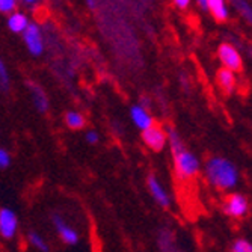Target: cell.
<instances>
[{"label":"cell","instance_id":"cell-15","mask_svg":"<svg viewBox=\"0 0 252 252\" xmlns=\"http://www.w3.org/2000/svg\"><path fill=\"white\" fill-rule=\"evenodd\" d=\"M63 121L70 130H82L86 126V118L79 110H68L63 117Z\"/></svg>","mask_w":252,"mask_h":252},{"label":"cell","instance_id":"cell-17","mask_svg":"<svg viewBox=\"0 0 252 252\" xmlns=\"http://www.w3.org/2000/svg\"><path fill=\"white\" fill-rule=\"evenodd\" d=\"M28 240H29V243H31L35 249H38L39 252H50V246H49L47 240H45L39 233H36V231H29Z\"/></svg>","mask_w":252,"mask_h":252},{"label":"cell","instance_id":"cell-10","mask_svg":"<svg viewBox=\"0 0 252 252\" xmlns=\"http://www.w3.org/2000/svg\"><path fill=\"white\" fill-rule=\"evenodd\" d=\"M157 246L160 252H186L177 243L175 234L169 228H160L157 233Z\"/></svg>","mask_w":252,"mask_h":252},{"label":"cell","instance_id":"cell-8","mask_svg":"<svg viewBox=\"0 0 252 252\" xmlns=\"http://www.w3.org/2000/svg\"><path fill=\"white\" fill-rule=\"evenodd\" d=\"M18 231V218L15 212L11 209H0V236L5 240H11L15 237Z\"/></svg>","mask_w":252,"mask_h":252},{"label":"cell","instance_id":"cell-27","mask_svg":"<svg viewBox=\"0 0 252 252\" xmlns=\"http://www.w3.org/2000/svg\"><path fill=\"white\" fill-rule=\"evenodd\" d=\"M23 2H25L26 5H35V3L39 2V0H23Z\"/></svg>","mask_w":252,"mask_h":252},{"label":"cell","instance_id":"cell-23","mask_svg":"<svg viewBox=\"0 0 252 252\" xmlns=\"http://www.w3.org/2000/svg\"><path fill=\"white\" fill-rule=\"evenodd\" d=\"M85 141H86L89 145H95V144H98V142H100V134H98V131H95V130H88V131L85 133Z\"/></svg>","mask_w":252,"mask_h":252},{"label":"cell","instance_id":"cell-2","mask_svg":"<svg viewBox=\"0 0 252 252\" xmlns=\"http://www.w3.org/2000/svg\"><path fill=\"white\" fill-rule=\"evenodd\" d=\"M204 174L210 185L218 190H233L240 181L237 166L225 157L213 156L204 165Z\"/></svg>","mask_w":252,"mask_h":252},{"label":"cell","instance_id":"cell-26","mask_svg":"<svg viewBox=\"0 0 252 252\" xmlns=\"http://www.w3.org/2000/svg\"><path fill=\"white\" fill-rule=\"evenodd\" d=\"M196 2L201 5V8H204V9H207V0H196Z\"/></svg>","mask_w":252,"mask_h":252},{"label":"cell","instance_id":"cell-24","mask_svg":"<svg viewBox=\"0 0 252 252\" xmlns=\"http://www.w3.org/2000/svg\"><path fill=\"white\" fill-rule=\"evenodd\" d=\"M175 6H178L180 9H186L190 3V0H174Z\"/></svg>","mask_w":252,"mask_h":252},{"label":"cell","instance_id":"cell-3","mask_svg":"<svg viewBox=\"0 0 252 252\" xmlns=\"http://www.w3.org/2000/svg\"><path fill=\"white\" fill-rule=\"evenodd\" d=\"M142 142L147 148H150L154 153L163 151L168 145V134L166 128H163L158 124H153L150 128L142 131Z\"/></svg>","mask_w":252,"mask_h":252},{"label":"cell","instance_id":"cell-13","mask_svg":"<svg viewBox=\"0 0 252 252\" xmlns=\"http://www.w3.org/2000/svg\"><path fill=\"white\" fill-rule=\"evenodd\" d=\"M216 83L219 86L220 91H223L225 94H231L236 89V74L226 68H220V70L216 73Z\"/></svg>","mask_w":252,"mask_h":252},{"label":"cell","instance_id":"cell-7","mask_svg":"<svg viewBox=\"0 0 252 252\" xmlns=\"http://www.w3.org/2000/svg\"><path fill=\"white\" fill-rule=\"evenodd\" d=\"M147 186H148V190H150V195L151 198L156 201L157 205H160L162 209H168L171 207V196L168 193V190L165 189V186L162 185V181H160L156 175H148L147 178Z\"/></svg>","mask_w":252,"mask_h":252},{"label":"cell","instance_id":"cell-12","mask_svg":"<svg viewBox=\"0 0 252 252\" xmlns=\"http://www.w3.org/2000/svg\"><path fill=\"white\" fill-rule=\"evenodd\" d=\"M28 86H29V93H31L35 109L39 113H47L50 109V101H49L47 94H45V91L38 83H33V82H29Z\"/></svg>","mask_w":252,"mask_h":252},{"label":"cell","instance_id":"cell-22","mask_svg":"<svg viewBox=\"0 0 252 252\" xmlns=\"http://www.w3.org/2000/svg\"><path fill=\"white\" fill-rule=\"evenodd\" d=\"M17 6V0H0V12L12 14Z\"/></svg>","mask_w":252,"mask_h":252},{"label":"cell","instance_id":"cell-20","mask_svg":"<svg viewBox=\"0 0 252 252\" xmlns=\"http://www.w3.org/2000/svg\"><path fill=\"white\" fill-rule=\"evenodd\" d=\"M230 252H252V243L248 239H237L233 242Z\"/></svg>","mask_w":252,"mask_h":252},{"label":"cell","instance_id":"cell-6","mask_svg":"<svg viewBox=\"0 0 252 252\" xmlns=\"http://www.w3.org/2000/svg\"><path fill=\"white\" fill-rule=\"evenodd\" d=\"M218 56H219V61L222 62L223 68H226V70L233 71L234 74L239 73L242 70V56L240 53L233 47V45L230 44H222L219 50H218Z\"/></svg>","mask_w":252,"mask_h":252},{"label":"cell","instance_id":"cell-9","mask_svg":"<svg viewBox=\"0 0 252 252\" xmlns=\"http://www.w3.org/2000/svg\"><path fill=\"white\" fill-rule=\"evenodd\" d=\"M52 222H53V226H55L58 236L61 237V240L63 243L71 245V246L79 243V233L76 231V228H73L71 225H68L61 215L55 213L52 216Z\"/></svg>","mask_w":252,"mask_h":252},{"label":"cell","instance_id":"cell-21","mask_svg":"<svg viewBox=\"0 0 252 252\" xmlns=\"http://www.w3.org/2000/svg\"><path fill=\"white\" fill-rule=\"evenodd\" d=\"M12 162V157H11V153L3 148V147H0V169H6L9 168Z\"/></svg>","mask_w":252,"mask_h":252},{"label":"cell","instance_id":"cell-4","mask_svg":"<svg viewBox=\"0 0 252 252\" xmlns=\"http://www.w3.org/2000/svg\"><path fill=\"white\" fill-rule=\"evenodd\" d=\"M249 212V202L242 193H230L223 201V213L233 219H243Z\"/></svg>","mask_w":252,"mask_h":252},{"label":"cell","instance_id":"cell-16","mask_svg":"<svg viewBox=\"0 0 252 252\" xmlns=\"http://www.w3.org/2000/svg\"><path fill=\"white\" fill-rule=\"evenodd\" d=\"M207 9H210L213 17L219 21H225L228 18V9L223 0H207Z\"/></svg>","mask_w":252,"mask_h":252},{"label":"cell","instance_id":"cell-25","mask_svg":"<svg viewBox=\"0 0 252 252\" xmlns=\"http://www.w3.org/2000/svg\"><path fill=\"white\" fill-rule=\"evenodd\" d=\"M89 9H95V0H85Z\"/></svg>","mask_w":252,"mask_h":252},{"label":"cell","instance_id":"cell-14","mask_svg":"<svg viewBox=\"0 0 252 252\" xmlns=\"http://www.w3.org/2000/svg\"><path fill=\"white\" fill-rule=\"evenodd\" d=\"M29 26V18L23 12H12L8 18V28L14 33H23Z\"/></svg>","mask_w":252,"mask_h":252},{"label":"cell","instance_id":"cell-5","mask_svg":"<svg viewBox=\"0 0 252 252\" xmlns=\"http://www.w3.org/2000/svg\"><path fill=\"white\" fill-rule=\"evenodd\" d=\"M23 41H25L26 47L31 55L41 56L44 52V38L42 32L36 23H29L28 29L23 32Z\"/></svg>","mask_w":252,"mask_h":252},{"label":"cell","instance_id":"cell-11","mask_svg":"<svg viewBox=\"0 0 252 252\" xmlns=\"http://www.w3.org/2000/svg\"><path fill=\"white\" fill-rule=\"evenodd\" d=\"M130 118H131L133 124H134L137 128H139L141 131L150 128V127L154 124V120H153V117H151L150 110L144 109V107L139 106V104H133V106L130 107Z\"/></svg>","mask_w":252,"mask_h":252},{"label":"cell","instance_id":"cell-18","mask_svg":"<svg viewBox=\"0 0 252 252\" xmlns=\"http://www.w3.org/2000/svg\"><path fill=\"white\" fill-rule=\"evenodd\" d=\"M231 5L236 8V11L252 25V6L246 2V0H230Z\"/></svg>","mask_w":252,"mask_h":252},{"label":"cell","instance_id":"cell-1","mask_svg":"<svg viewBox=\"0 0 252 252\" xmlns=\"http://www.w3.org/2000/svg\"><path fill=\"white\" fill-rule=\"evenodd\" d=\"M166 134H168V145L171 147V153H172L174 172L177 178L180 181H189L195 178L201 171V162L198 156H195L190 150H188L180 133L175 128L168 127Z\"/></svg>","mask_w":252,"mask_h":252},{"label":"cell","instance_id":"cell-19","mask_svg":"<svg viewBox=\"0 0 252 252\" xmlns=\"http://www.w3.org/2000/svg\"><path fill=\"white\" fill-rule=\"evenodd\" d=\"M11 88V79L8 73V66L3 62V59H0V91L2 93H8Z\"/></svg>","mask_w":252,"mask_h":252}]
</instances>
